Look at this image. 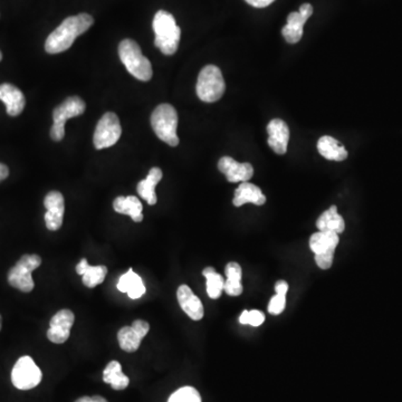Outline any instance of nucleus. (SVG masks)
Returning a JSON list of instances; mask_svg holds the SVG:
<instances>
[{"instance_id":"obj_24","label":"nucleus","mask_w":402,"mask_h":402,"mask_svg":"<svg viewBox=\"0 0 402 402\" xmlns=\"http://www.w3.org/2000/svg\"><path fill=\"white\" fill-rule=\"evenodd\" d=\"M318 150L323 158L332 161H343L347 158L345 145L330 135H324L318 140Z\"/></svg>"},{"instance_id":"obj_31","label":"nucleus","mask_w":402,"mask_h":402,"mask_svg":"<svg viewBox=\"0 0 402 402\" xmlns=\"http://www.w3.org/2000/svg\"><path fill=\"white\" fill-rule=\"evenodd\" d=\"M285 305H286V296L285 295L277 294L272 297L271 302L268 305V311L273 316H279L284 311Z\"/></svg>"},{"instance_id":"obj_36","label":"nucleus","mask_w":402,"mask_h":402,"mask_svg":"<svg viewBox=\"0 0 402 402\" xmlns=\"http://www.w3.org/2000/svg\"><path fill=\"white\" fill-rule=\"evenodd\" d=\"M9 167L6 166V164H4V163H0V182H4L5 179L9 178Z\"/></svg>"},{"instance_id":"obj_11","label":"nucleus","mask_w":402,"mask_h":402,"mask_svg":"<svg viewBox=\"0 0 402 402\" xmlns=\"http://www.w3.org/2000/svg\"><path fill=\"white\" fill-rule=\"evenodd\" d=\"M75 316L71 310H61L50 318L48 339L55 345H63L71 335Z\"/></svg>"},{"instance_id":"obj_35","label":"nucleus","mask_w":402,"mask_h":402,"mask_svg":"<svg viewBox=\"0 0 402 402\" xmlns=\"http://www.w3.org/2000/svg\"><path fill=\"white\" fill-rule=\"evenodd\" d=\"M75 402H108L106 398L101 397V396H93V397H89V396H85V397L79 398Z\"/></svg>"},{"instance_id":"obj_18","label":"nucleus","mask_w":402,"mask_h":402,"mask_svg":"<svg viewBox=\"0 0 402 402\" xmlns=\"http://www.w3.org/2000/svg\"><path fill=\"white\" fill-rule=\"evenodd\" d=\"M77 273L82 275V281L89 289L102 284L108 274L106 266H91L85 258L77 265Z\"/></svg>"},{"instance_id":"obj_14","label":"nucleus","mask_w":402,"mask_h":402,"mask_svg":"<svg viewBox=\"0 0 402 402\" xmlns=\"http://www.w3.org/2000/svg\"><path fill=\"white\" fill-rule=\"evenodd\" d=\"M218 169L221 174L226 176L229 182H247L252 174L254 168L248 162H237L230 157H223L218 162Z\"/></svg>"},{"instance_id":"obj_9","label":"nucleus","mask_w":402,"mask_h":402,"mask_svg":"<svg viewBox=\"0 0 402 402\" xmlns=\"http://www.w3.org/2000/svg\"><path fill=\"white\" fill-rule=\"evenodd\" d=\"M339 235L335 233L318 232L310 238V248L316 254V265L322 269L331 268L334 252L339 245Z\"/></svg>"},{"instance_id":"obj_5","label":"nucleus","mask_w":402,"mask_h":402,"mask_svg":"<svg viewBox=\"0 0 402 402\" xmlns=\"http://www.w3.org/2000/svg\"><path fill=\"white\" fill-rule=\"evenodd\" d=\"M226 89L225 79L220 69L215 65H207L201 69L198 77V98L203 102L213 103L220 100Z\"/></svg>"},{"instance_id":"obj_4","label":"nucleus","mask_w":402,"mask_h":402,"mask_svg":"<svg viewBox=\"0 0 402 402\" xmlns=\"http://www.w3.org/2000/svg\"><path fill=\"white\" fill-rule=\"evenodd\" d=\"M151 126L159 139L170 147L179 145L178 113L176 108L170 104H160L153 111L151 116Z\"/></svg>"},{"instance_id":"obj_29","label":"nucleus","mask_w":402,"mask_h":402,"mask_svg":"<svg viewBox=\"0 0 402 402\" xmlns=\"http://www.w3.org/2000/svg\"><path fill=\"white\" fill-rule=\"evenodd\" d=\"M168 402H201V397L195 388L184 386L171 394Z\"/></svg>"},{"instance_id":"obj_7","label":"nucleus","mask_w":402,"mask_h":402,"mask_svg":"<svg viewBox=\"0 0 402 402\" xmlns=\"http://www.w3.org/2000/svg\"><path fill=\"white\" fill-rule=\"evenodd\" d=\"M85 108L86 106H85L84 101L79 96H71V98L66 99L61 106H58L54 110V124L50 129V138L56 143L62 141L65 137L66 121L69 118L82 116L84 113Z\"/></svg>"},{"instance_id":"obj_2","label":"nucleus","mask_w":402,"mask_h":402,"mask_svg":"<svg viewBox=\"0 0 402 402\" xmlns=\"http://www.w3.org/2000/svg\"><path fill=\"white\" fill-rule=\"evenodd\" d=\"M155 48L161 50L164 55H174L179 48L182 30L177 25L176 19L166 11H159L153 18Z\"/></svg>"},{"instance_id":"obj_17","label":"nucleus","mask_w":402,"mask_h":402,"mask_svg":"<svg viewBox=\"0 0 402 402\" xmlns=\"http://www.w3.org/2000/svg\"><path fill=\"white\" fill-rule=\"evenodd\" d=\"M0 100L5 103L7 113L11 116H18L24 111L26 104L21 89L9 83L0 85Z\"/></svg>"},{"instance_id":"obj_38","label":"nucleus","mask_w":402,"mask_h":402,"mask_svg":"<svg viewBox=\"0 0 402 402\" xmlns=\"http://www.w3.org/2000/svg\"><path fill=\"white\" fill-rule=\"evenodd\" d=\"M0 330H1V316H0Z\"/></svg>"},{"instance_id":"obj_33","label":"nucleus","mask_w":402,"mask_h":402,"mask_svg":"<svg viewBox=\"0 0 402 402\" xmlns=\"http://www.w3.org/2000/svg\"><path fill=\"white\" fill-rule=\"evenodd\" d=\"M245 1L256 9H264L273 4L275 0H245Z\"/></svg>"},{"instance_id":"obj_1","label":"nucleus","mask_w":402,"mask_h":402,"mask_svg":"<svg viewBox=\"0 0 402 402\" xmlns=\"http://www.w3.org/2000/svg\"><path fill=\"white\" fill-rule=\"evenodd\" d=\"M94 19L89 13H79L67 17L53 33H50L45 43V50L48 54L63 53L71 48L77 37L89 30Z\"/></svg>"},{"instance_id":"obj_15","label":"nucleus","mask_w":402,"mask_h":402,"mask_svg":"<svg viewBox=\"0 0 402 402\" xmlns=\"http://www.w3.org/2000/svg\"><path fill=\"white\" fill-rule=\"evenodd\" d=\"M268 145L277 155H285L289 141V129L281 118H274L267 125Z\"/></svg>"},{"instance_id":"obj_22","label":"nucleus","mask_w":402,"mask_h":402,"mask_svg":"<svg viewBox=\"0 0 402 402\" xmlns=\"http://www.w3.org/2000/svg\"><path fill=\"white\" fill-rule=\"evenodd\" d=\"M316 227L320 232L335 233L337 235L345 232V219L337 213V206H332L318 217Z\"/></svg>"},{"instance_id":"obj_6","label":"nucleus","mask_w":402,"mask_h":402,"mask_svg":"<svg viewBox=\"0 0 402 402\" xmlns=\"http://www.w3.org/2000/svg\"><path fill=\"white\" fill-rule=\"evenodd\" d=\"M42 264L40 256L24 255L17 262L16 265L11 268L7 275V281L13 289H17L21 292H32L35 287L34 279L32 273L40 267Z\"/></svg>"},{"instance_id":"obj_27","label":"nucleus","mask_w":402,"mask_h":402,"mask_svg":"<svg viewBox=\"0 0 402 402\" xmlns=\"http://www.w3.org/2000/svg\"><path fill=\"white\" fill-rule=\"evenodd\" d=\"M143 339L132 326H123L118 333V345L125 352H135L139 349Z\"/></svg>"},{"instance_id":"obj_25","label":"nucleus","mask_w":402,"mask_h":402,"mask_svg":"<svg viewBox=\"0 0 402 402\" xmlns=\"http://www.w3.org/2000/svg\"><path fill=\"white\" fill-rule=\"evenodd\" d=\"M103 381L111 384L116 391L126 389L130 384L129 376L122 372L121 363L116 360L111 361L103 371Z\"/></svg>"},{"instance_id":"obj_3","label":"nucleus","mask_w":402,"mask_h":402,"mask_svg":"<svg viewBox=\"0 0 402 402\" xmlns=\"http://www.w3.org/2000/svg\"><path fill=\"white\" fill-rule=\"evenodd\" d=\"M118 56L126 69L139 81H150L152 77L151 62L143 54L137 42L123 40L118 45Z\"/></svg>"},{"instance_id":"obj_13","label":"nucleus","mask_w":402,"mask_h":402,"mask_svg":"<svg viewBox=\"0 0 402 402\" xmlns=\"http://www.w3.org/2000/svg\"><path fill=\"white\" fill-rule=\"evenodd\" d=\"M44 206L46 208V213H45L46 227L52 232H55L63 225L64 213H65L64 196L60 191L48 192L44 199Z\"/></svg>"},{"instance_id":"obj_28","label":"nucleus","mask_w":402,"mask_h":402,"mask_svg":"<svg viewBox=\"0 0 402 402\" xmlns=\"http://www.w3.org/2000/svg\"><path fill=\"white\" fill-rule=\"evenodd\" d=\"M203 275L207 279V294L208 296L217 300L220 297L223 289H225V281L220 274L216 272L213 267H206L203 271Z\"/></svg>"},{"instance_id":"obj_20","label":"nucleus","mask_w":402,"mask_h":402,"mask_svg":"<svg viewBox=\"0 0 402 402\" xmlns=\"http://www.w3.org/2000/svg\"><path fill=\"white\" fill-rule=\"evenodd\" d=\"M161 179H162V171L160 168L155 167V168L150 169L147 178L138 184V194L150 206H155L158 201V197L155 194V187L161 182Z\"/></svg>"},{"instance_id":"obj_32","label":"nucleus","mask_w":402,"mask_h":402,"mask_svg":"<svg viewBox=\"0 0 402 402\" xmlns=\"http://www.w3.org/2000/svg\"><path fill=\"white\" fill-rule=\"evenodd\" d=\"M131 326L143 337H145V335H147V332H149V330H150V325H149V323L143 321V320H135V321L132 323Z\"/></svg>"},{"instance_id":"obj_8","label":"nucleus","mask_w":402,"mask_h":402,"mask_svg":"<svg viewBox=\"0 0 402 402\" xmlns=\"http://www.w3.org/2000/svg\"><path fill=\"white\" fill-rule=\"evenodd\" d=\"M42 379V371L28 355L19 357L11 371V382L19 390L34 389Z\"/></svg>"},{"instance_id":"obj_21","label":"nucleus","mask_w":402,"mask_h":402,"mask_svg":"<svg viewBox=\"0 0 402 402\" xmlns=\"http://www.w3.org/2000/svg\"><path fill=\"white\" fill-rule=\"evenodd\" d=\"M118 289L120 292L129 295L132 300H138L145 293L143 279L137 273H134L131 268L118 279Z\"/></svg>"},{"instance_id":"obj_23","label":"nucleus","mask_w":402,"mask_h":402,"mask_svg":"<svg viewBox=\"0 0 402 402\" xmlns=\"http://www.w3.org/2000/svg\"><path fill=\"white\" fill-rule=\"evenodd\" d=\"M113 209L121 215L130 216L132 220L141 223L143 220V206L135 196L118 197L113 201Z\"/></svg>"},{"instance_id":"obj_19","label":"nucleus","mask_w":402,"mask_h":402,"mask_svg":"<svg viewBox=\"0 0 402 402\" xmlns=\"http://www.w3.org/2000/svg\"><path fill=\"white\" fill-rule=\"evenodd\" d=\"M254 203L256 206H263L266 203V197L263 192L255 184L250 182H242L240 187L235 191L234 203L235 207H242L245 203Z\"/></svg>"},{"instance_id":"obj_12","label":"nucleus","mask_w":402,"mask_h":402,"mask_svg":"<svg viewBox=\"0 0 402 402\" xmlns=\"http://www.w3.org/2000/svg\"><path fill=\"white\" fill-rule=\"evenodd\" d=\"M313 7L310 4L301 6L300 11L291 13L287 17V24L281 29V35L289 44H296L303 36V27L312 16Z\"/></svg>"},{"instance_id":"obj_26","label":"nucleus","mask_w":402,"mask_h":402,"mask_svg":"<svg viewBox=\"0 0 402 402\" xmlns=\"http://www.w3.org/2000/svg\"><path fill=\"white\" fill-rule=\"evenodd\" d=\"M227 279L225 281V289L223 291L229 296H238L242 293V271L240 264L236 262H230L225 268Z\"/></svg>"},{"instance_id":"obj_34","label":"nucleus","mask_w":402,"mask_h":402,"mask_svg":"<svg viewBox=\"0 0 402 402\" xmlns=\"http://www.w3.org/2000/svg\"><path fill=\"white\" fill-rule=\"evenodd\" d=\"M275 291H277V294L286 295L287 291H289V284L285 281H279L275 284Z\"/></svg>"},{"instance_id":"obj_30","label":"nucleus","mask_w":402,"mask_h":402,"mask_svg":"<svg viewBox=\"0 0 402 402\" xmlns=\"http://www.w3.org/2000/svg\"><path fill=\"white\" fill-rule=\"evenodd\" d=\"M265 321V316L260 311H244L240 316V322L242 325L250 324L252 326H259Z\"/></svg>"},{"instance_id":"obj_16","label":"nucleus","mask_w":402,"mask_h":402,"mask_svg":"<svg viewBox=\"0 0 402 402\" xmlns=\"http://www.w3.org/2000/svg\"><path fill=\"white\" fill-rule=\"evenodd\" d=\"M177 298H178L179 304L182 306L188 316L194 321H199L203 318L205 311H203V303L200 301L199 297L196 296L188 285H182L179 286L177 291Z\"/></svg>"},{"instance_id":"obj_37","label":"nucleus","mask_w":402,"mask_h":402,"mask_svg":"<svg viewBox=\"0 0 402 402\" xmlns=\"http://www.w3.org/2000/svg\"><path fill=\"white\" fill-rule=\"evenodd\" d=\"M1 60H3V54L0 52V61H1Z\"/></svg>"},{"instance_id":"obj_10","label":"nucleus","mask_w":402,"mask_h":402,"mask_svg":"<svg viewBox=\"0 0 402 402\" xmlns=\"http://www.w3.org/2000/svg\"><path fill=\"white\" fill-rule=\"evenodd\" d=\"M122 128L118 116L108 112L101 118L98 125L95 128L93 143L98 150L112 147L121 138Z\"/></svg>"}]
</instances>
